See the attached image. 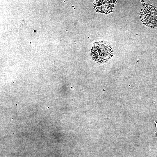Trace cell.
<instances>
[{
    "instance_id": "1",
    "label": "cell",
    "mask_w": 157,
    "mask_h": 157,
    "mask_svg": "<svg viewBox=\"0 0 157 157\" xmlns=\"http://www.w3.org/2000/svg\"><path fill=\"white\" fill-rule=\"evenodd\" d=\"M111 45L107 41H101L95 43L91 50L92 59L97 63H101L110 59L113 55Z\"/></svg>"
},
{
    "instance_id": "2",
    "label": "cell",
    "mask_w": 157,
    "mask_h": 157,
    "mask_svg": "<svg viewBox=\"0 0 157 157\" xmlns=\"http://www.w3.org/2000/svg\"><path fill=\"white\" fill-rule=\"evenodd\" d=\"M140 18L146 26L157 27V7L147 3L142 2Z\"/></svg>"
},
{
    "instance_id": "3",
    "label": "cell",
    "mask_w": 157,
    "mask_h": 157,
    "mask_svg": "<svg viewBox=\"0 0 157 157\" xmlns=\"http://www.w3.org/2000/svg\"><path fill=\"white\" fill-rule=\"evenodd\" d=\"M116 2V0H96L93 5L97 12L106 14L113 11Z\"/></svg>"
}]
</instances>
